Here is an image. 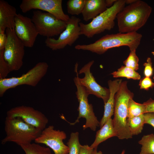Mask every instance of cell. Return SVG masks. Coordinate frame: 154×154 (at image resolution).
<instances>
[{
  "label": "cell",
  "instance_id": "6da1fadb",
  "mask_svg": "<svg viewBox=\"0 0 154 154\" xmlns=\"http://www.w3.org/2000/svg\"><path fill=\"white\" fill-rule=\"evenodd\" d=\"M152 11L150 6L140 0L125 6L116 17L119 33L137 32L145 24Z\"/></svg>",
  "mask_w": 154,
  "mask_h": 154
},
{
  "label": "cell",
  "instance_id": "7a4b0ae2",
  "mask_svg": "<svg viewBox=\"0 0 154 154\" xmlns=\"http://www.w3.org/2000/svg\"><path fill=\"white\" fill-rule=\"evenodd\" d=\"M142 35L137 32L107 34L93 43L77 44V50H87L99 54L105 53L111 48L123 46H128L130 51L136 50L140 44Z\"/></svg>",
  "mask_w": 154,
  "mask_h": 154
},
{
  "label": "cell",
  "instance_id": "3957f363",
  "mask_svg": "<svg viewBox=\"0 0 154 154\" xmlns=\"http://www.w3.org/2000/svg\"><path fill=\"white\" fill-rule=\"evenodd\" d=\"M127 81H122L115 96L114 128L116 137L119 139L132 138L127 124V107L129 100L133 98V93L128 88Z\"/></svg>",
  "mask_w": 154,
  "mask_h": 154
},
{
  "label": "cell",
  "instance_id": "277c9868",
  "mask_svg": "<svg viewBox=\"0 0 154 154\" xmlns=\"http://www.w3.org/2000/svg\"><path fill=\"white\" fill-rule=\"evenodd\" d=\"M5 130L6 136L2 140L1 144L12 142L20 146L31 143L42 131L19 117H7L5 121Z\"/></svg>",
  "mask_w": 154,
  "mask_h": 154
},
{
  "label": "cell",
  "instance_id": "5b68a950",
  "mask_svg": "<svg viewBox=\"0 0 154 154\" xmlns=\"http://www.w3.org/2000/svg\"><path fill=\"white\" fill-rule=\"evenodd\" d=\"M125 0H117L111 7L92 19L87 24L80 22V35L91 38L106 30L110 31L115 25L114 20L118 13L124 7Z\"/></svg>",
  "mask_w": 154,
  "mask_h": 154
},
{
  "label": "cell",
  "instance_id": "8992f818",
  "mask_svg": "<svg viewBox=\"0 0 154 154\" xmlns=\"http://www.w3.org/2000/svg\"><path fill=\"white\" fill-rule=\"evenodd\" d=\"M78 66L77 62L75 66V71L76 76L74 77V81L77 88L76 94L79 103L77 110L78 115L74 122L70 124L74 125L79 122L81 118H83L85 119L86 121L85 124L83 126V129L90 128L92 130L95 131L97 127L99 126L100 122L95 115L92 105L89 103L88 97L90 94L85 87L81 85L79 82Z\"/></svg>",
  "mask_w": 154,
  "mask_h": 154
},
{
  "label": "cell",
  "instance_id": "52a82bcc",
  "mask_svg": "<svg viewBox=\"0 0 154 154\" xmlns=\"http://www.w3.org/2000/svg\"><path fill=\"white\" fill-rule=\"evenodd\" d=\"M48 67L46 62H40L21 76L0 79V96L2 97L7 90L19 85L36 86L47 73Z\"/></svg>",
  "mask_w": 154,
  "mask_h": 154
},
{
  "label": "cell",
  "instance_id": "ba28073f",
  "mask_svg": "<svg viewBox=\"0 0 154 154\" xmlns=\"http://www.w3.org/2000/svg\"><path fill=\"white\" fill-rule=\"evenodd\" d=\"M31 20L38 34L47 38L60 35L67 25V22L50 13L39 10L33 12Z\"/></svg>",
  "mask_w": 154,
  "mask_h": 154
},
{
  "label": "cell",
  "instance_id": "9c48e42d",
  "mask_svg": "<svg viewBox=\"0 0 154 154\" xmlns=\"http://www.w3.org/2000/svg\"><path fill=\"white\" fill-rule=\"evenodd\" d=\"M7 41L4 51L5 60L11 71L19 70L23 66L25 54V46L17 36L15 29L6 30Z\"/></svg>",
  "mask_w": 154,
  "mask_h": 154
},
{
  "label": "cell",
  "instance_id": "30bf717a",
  "mask_svg": "<svg viewBox=\"0 0 154 154\" xmlns=\"http://www.w3.org/2000/svg\"><path fill=\"white\" fill-rule=\"evenodd\" d=\"M80 21V19L71 16L67 22L65 29L58 39L47 38L45 41L46 46L53 50L63 49L67 45L71 46L81 35L79 24Z\"/></svg>",
  "mask_w": 154,
  "mask_h": 154
},
{
  "label": "cell",
  "instance_id": "8fae6325",
  "mask_svg": "<svg viewBox=\"0 0 154 154\" xmlns=\"http://www.w3.org/2000/svg\"><path fill=\"white\" fill-rule=\"evenodd\" d=\"M66 138L64 131L55 129L53 126L50 125L42 130L34 141L36 143L43 144L48 146L54 154H68L69 148L63 142Z\"/></svg>",
  "mask_w": 154,
  "mask_h": 154
},
{
  "label": "cell",
  "instance_id": "7c38bea8",
  "mask_svg": "<svg viewBox=\"0 0 154 154\" xmlns=\"http://www.w3.org/2000/svg\"><path fill=\"white\" fill-rule=\"evenodd\" d=\"M6 117H19L41 131L46 127L48 122V118L42 112L32 107L23 105L10 109L7 112Z\"/></svg>",
  "mask_w": 154,
  "mask_h": 154
},
{
  "label": "cell",
  "instance_id": "4fadbf2b",
  "mask_svg": "<svg viewBox=\"0 0 154 154\" xmlns=\"http://www.w3.org/2000/svg\"><path fill=\"white\" fill-rule=\"evenodd\" d=\"M62 3V0H23L19 7L23 13L33 9L42 10L67 22L70 17L64 13Z\"/></svg>",
  "mask_w": 154,
  "mask_h": 154
},
{
  "label": "cell",
  "instance_id": "5bb4252c",
  "mask_svg": "<svg viewBox=\"0 0 154 154\" xmlns=\"http://www.w3.org/2000/svg\"><path fill=\"white\" fill-rule=\"evenodd\" d=\"M15 31L25 47H33L38 35L31 19L17 14L15 17Z\"/></svg>",
  "mask_w": 154,
  "mask_h": 154
},
{
  "label": "cell",
  "instance_id": "9a60e30c",
  "mask_svg": "<svg viewBox=\"0 0 154 154\" xmlns=\"http://www.w3.org/2000/svg\"><path fill=\"white\" fill-rule=\"evenodd\" d=\"M94 62L92 60L85 64L79 71L78 74H84L82 78H78L81 85L84 86L89 94H93L102 99L105 104L109 99L110 91L109 88L102 86L96 82L90 72V68Z\"/></svg>",
  "mask_w": 154,
  "mask_h": 154
},
{
  "label": "cell",
  "instance_id": "2e32d148",
  "mask_svg": "<svg viewBox=\"0 0 154 154\" xmlns=\"http://www.w3.org/2000/svg\"><path fill=\"white\" fill-rule=\"evenodd\" d=\"M16 8L4 0H0V33L7 28L15 29Z\"/></svg>",
  "mask_w": 154,
  "mask_h": 154
},
{
  "label": "cell",
  "instance_id": "e0dca14e",
  "mask_svg": "<svg viewBox=\"0 0 154 154\" xmlns=\"http://www.w3.org/2000/svg\"><path fill=\"white\" fill-rule=\"evenodd\" d=\"M122 82L121 79L110 80L108 82L110 91V96L106 103L104 104V111L103 116L100 122L99 126L101 128L105 123L114 114L115 107V96L119 90Z\"/></svg>",
  "mask_w": 154,
  "mask_h": 154
},
{
  "label": "cell",
  "instance_id": "ac0fdd59",
  "mask_svg": "<svg viewBox=\"0 0 154 154\" xmlns=\"http://www.w3.org/2000/svg\"><path fill=\"white\" fill-rule=\"evenodd\" d=\"M107 8L105 0H86L82 13L83 19L87 21L93 19Z\"/></svg>",
  "mask_w": 154,
  "mask_h": 154
},
{
  "label": "cell",
  "instance_id": "d6986e66",
  "mask_svg": "<svg viewBox=\"0 0 154 154\" xmlns=\"http://www.w3.org/2000/svg\"><path fill=\"white\" fill-rule=\"evenodd\" d=\"M116 136L114 128L113 119H109L96 132L93 143L90 146L94 149H97L98 145L110 137Z\"/></svg>",
  "mask_w": 154,
  "mask_h": 154
},
{
  "label": "cell",
  "instance_id": "ffe728a7",
  "mask_svg": "<svg viewBox=\"0 0 154 154\" xmlns=\"http://www.w3.org/2000/svg\"><path fill=\"white\" fill-rule=\"evenodd\" d=\"M144 124V114L127 118V125L132 136L141 132Z\"/></svg>",
  "mask_w": 154,
  "mask_h": 154
},
{
  "label": "cell",
  "instance_id": "44dd1931",
  "mask_svg": "<svg viewBox=\"0 0 154 154\" xmlns=\"http://www.w3.org/2000/svg\"><path fill=\"white\" fill-rule=\"evenodd\" d=\"M114 78L125 77L134 80L141 79V76L136 71L125 66H122L116 71L111 73Z\"/></svg>",
  "mask_w": 154,
  "mask_h": 154
},
{
  "label": "cell",
  "instance_id": "7402d4cb",
  "mask_svg": "<svg viewBox=\"0 0 154 154\" xmlns=\"http://www.w3.org/2000/svg\"><path fill=\"white\" fill-rule=\"evenodd\" d=\"M142 145L140 154H154V134L144 135L138 141Z\"/></svg>",
  "mask_w": 154,
  "mask_h": 154
},
{
  "label": "cell",
  "instance_id": "603a6c76",
  "mask_svg": "<svg viewBox=\"0 0 154 154\" xmlns=\"http://www.w3.org/2000/svg\"><path fill=\"white\" fill-rule=\"evenodd\" d=\"M25 154H52L50 149L36 143L20 146Z\"/></svg>",
  "mask_w": 154,
  "mask_h": 154
},
{
  "label": "cell",
  "instance_id": "cb8c5ba5",
  "mask_svg": "<svg viewBox=\"0 0 154 154\" xmlns=\"http://www.w3.org/2000/svg\"><path fill=\"white\" fill-rule=\"evenodd\" d=\"M133 99H130L128 103V118L137 116L145 113V107L143 104L136 102Z\"/></svg>",
  "mask_w": 154,
  "mask_h": 154
},
{
  "label": "cell",
  "instance_id": "d4e9b609",
  "mask_svg": "<svg viewBox=\"0 0 154 154\" xmlns=\"http://www.w3.org/2000/svg\"><path fill=\"white\" fill-rule=\"evenodd\" d=\"M86 0H69L67 2V12L72 15L82 13L85 5Z\"/></svg>",
  "mask_w": 154,
  "mask_h": 154
},
{
  "label": "cell",
  "instance_id": "484cf974",
  "mask_svg": "<svg viewBox=\"0 0 154 154\" xmlns=\"http://www.w3.org/2000/svg\"><path fill=\"white\" fill-rule=\"evenodd\" d=\"M66 144L69 148L68 154H79L81 145L79 139V133L72 132Z\"/></svg>",
  "mask_w": 154,
  "mask_h": 154
},
{
  "label": "cell",
  "instance_id": "4316f807",
  "mask_svg": "<svg viewBox=\"0 0 154 154\" xmlns=\"http://www.w3.org/2000/svg\"><path fill=\"white\" fill-rule=\"evenodd\" d=\"M136 51H130L128 56L123 61V63L125 66L137 71L139 69V59L136 54Z\"/></svg>",
  "mask_w": 154,
  "mask_h": 154
},
{
  "label": "cell",
  "instance_id": "83f0119b",
  "mask_svg": "<svg viewBox=\"0 0 154 154\" xmlns=\"http://www.w3.org/2000/svg\"><path fill=\"white\" fill-rule=\"evenodd\" d=\"M4 50H0V79L6 78L11 71L4 57Z\"/></svg>",
  "mask_w": 154,
  "mask_h": 154
},
{
  "label": "cell",
  "instance_id": "f1b7e54d",
  "mask_svg": "<svg viewBox=\"0 0 154 154\" xmlns=\"http://www.w3.org/2000/svg\"><path fill=\"white\" fill-rule=\"evenodd\" d=\"M140 89L148 90L149 88L154 87V82L149 77L145 76L141 78L139 83Z\"/></svg>",
  "mask_w": 154,
  "mask_h": 154
},
{
  "label": "cell",
  "instance_id": "f546056e",
  "mask_svg": "<svg viewBox=\"0 0 154 154\" xmlns=\"http://www.w3.org/2000/svg\"><path fill=\"white\" fill-rule=\"evenodd\" d=\"M143 65L144 66L143 72L144 76L146 77H150L153 75V71L151 58H147L146 62H145Z\"/></svg>",
  "mask_w": 154,
  "mask_h": 154
},
{
  "label": "cell",
  "instance_id": "4dcf8cb0",
  "mask_svg": "<svg viewBox=\"0 0 154 154\" xmlns=\"http://www.w3.org/2000/svg\"><path fill=\"white\" fill-rule=\"evenodd\" d=\"M143 104L145 107V113H154V100L150 98Z\"/></svg>",
  "mask_w": 154,
  "mask_h": 154
},
{
  "label": "cell",
  "instance_id": "1f68e13d",
  "mask_svg": "<svg viewBox=\"0 0 154 154\" xmlns=\"http://www.w3.org/2000/svg\"><path fill=\"white\" fill-rule=\"evenodd\" d=\"M145 123L149 124L154 128V113L149 112L144 114Z\"/></svg>",
  "mask_w": 154,
  "mask_h": 154
},
{
  "label": "cell",
  "instance_id": "d6a6232c",
  "mask_svg": "<svg viewBox=\"0 0 154 154\" xmlns=\"http://www.w3.org/2000/svg\"><path fill=\"white\" fill-rule=\"evenodd\" d=\"M94 149L88 145H81L79 154H94Z\"/></svg>",
  "mask_w": 154,
  "mask_h": 154
},
{
  "label": "cell",
  "instance_id": "836d02e7",
  "mask_svg": "<svg viewBox=\"0 0 154 154\" xmlns=\"http://www.w3.org/2000/svg\"><path fill=\"white\" fill-rule=\"evenodd\" d=\"M7 39L6 33H0V50L4 49Z\"/></svg>",
  "mask_w": 154,
  "mask_h": 154
},
{
  "label": "cell",
  "instance_id": "e575fe53",
  "mask_svg": "<svg viewBox=\"0 0 154 154\" xmlns=\"http://www.w3.org/2000/svg\"><path fill=\"white\" fill-rule=\"evenodd\" d=\"M117 0H105L106 6L108 8L112 6Z\"/></svg>",
  "mask_w": 154,
  "mask_h": 154
},
{
  "label": "cell",
  "instance_id": "d590c367",
  "mask_svg": "<svg viewBox=\"0 0 154 154\" xmlns=\"http://www.w3.org/2000/svg\"><path fill=\"white\" fill-rule=\"evenodd\" d=\"M94 149V154H103L102 153L101 151H99L98 152L97 151V149ZM125 151L123 150L122 151L121 154H125Z\"/></svg>",
  "mask_w": 154,
  "mask_h": 154
},
{
  "label": "cell",
  "instance_id": "8d00e7d4",
  "mask_svg": "<svg viewBox=\"0 0 154 154\" xmlns=\"http://www.w3.org/2000/svg\"><path fill=\"white\" fill-rule=\"evenodd\" d=\"M136 0H125V4L129 5L135 2Z\"/></svg>",
  "mask_w": 154,
  "mask_h": 154
},
{
  "label": "cell",
  "instance_id": "74e56055",
  "mask_svg": "<svg viewBox=\"0 0 154 154\" xmlns=\"http://www.w3.org/2000/svg\"><path fill=\"white\" fill-rule=\"evenodd\" d=\"M153 79L154 80V75H153Z\"/></svg>",
  "mask_w": 154,
  "mask_h": 154
}]
</instances>
